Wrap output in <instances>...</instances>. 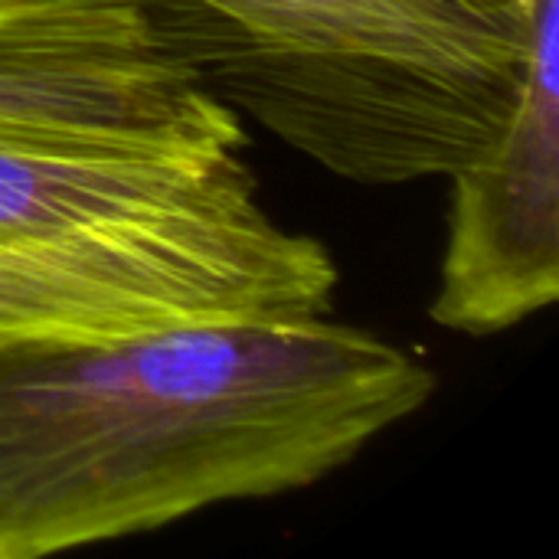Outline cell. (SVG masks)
<instances>
[{"instance_id":"cell-5","label":"cell","mask_w":559,"mask_h":559,"mask_svg":"<svg viewBox=\"0 0 559 559\" xmlns=\"http://www.w3.org/2000/svg\"><path fill=\"white\" fill-rule=\"evenodd\" d=\"M452 3L498 23H524V0H452Z\"/></svg>"},{"instance_id":"cell-4","label":"cell","mask_w":559,"mask_h":559,"mask_svg":"<svg viewBox=\"0 0 559 559\" xmlns=\"http://www.w3.org/2000/svg\"><path fill=\"white\" fill-rule=\"evenodd\" d=\"M242 121L160 134L0 128V242L259 206Z\"/></svg>"},{"instance_id":"cell-2","label":"cell","mask_w":559,"mask_h":559,"mask_svg":"<svg viewBox=\"0 0 559 559\" xmlns=\"http://www.w3.org/2000/svg\"><path fill=\"white\" fill-rule=\"evenodd\" d=\"M203 85L298 141L370 95L396 62L468 79H518L524 23L452 0H151Z\"/></svg>"},{"instance_id":"cell-3","label":"cell","mask_w":559,"mask_h":559,"mask_svg":"<svg viewBox=\"0 0 559 559\" xmlns=\"http://www.w3.org/2000/svg\"><path fill=\"white\" fill-rule=\"evenodd\" d=\"M452 177L432 318L449 331L498 334L559 298V0H527L508 118Z\"/></svg>"},{"instance_id":"cell-1","label":"cell","mask_w":559,"mask_h":559,"mask_svg":"<svg viewBox=\"0 0 559 559\" xmlns=\"http://www.w3.org/2000/svg\"><path fill=\"white\" fill-rule=\"evenodd\" d=\"M432 393L423 360L328 311L0 341V559L308 488Z\"/></svg>"}]
</instances>
